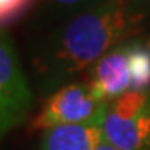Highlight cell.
I'll list each match as a JSON object with an SVG mask.
<instances>
[{
  "label": "cell",
  "instance_id": "6da1fadb",
  "mask_svg": "<svg viewBox=\"0 0 150 150\" xmlns=\"http://www.w3.org/2000/svg\"><path fill=\"white\" fill-rule=\"evenodd\" d=\"M139 32L129 0H105L62 20L33 47L38 88L47 95L54 93Z\"/></svg>",
  "mask_w": 150,
  "mask_h": 150
},
{
  "label": "cell",
  "instance_id": "7a4b0ae2",
  "mask_svg": "<svg viewBox=\"0 0 150 150\" xmlns=\"http://www.w3.org/2000/svg\"><path fill=\"white\" fill-rule=\"evenodd\" d=\"M108 102L95 95L88 82H70L50 93L33 117L30 130H50L60 125H102Z\"/></svg>",
  "mask_w": 150,
  "mask_h": 150
},
{
  "label": "cell",
  "instance_id": "3957f363",
  "mask_svg": "<svg viewBox=\"0 0 150 150\" xmlns=\"http://www.w3.org/2000/svg\"><path fill=\"white\" fill-rule=\"evenodd\" d=\"M102 137L118 150H150V92L129 90L110 100Z\"/></svg>",
  "mask_w": 150,
  "mask_h": 150
},
{
  "label": "cell",
  "instance_id": "277c9868",
  "mask_svg": "<svg viewBox=\"0 0 150 150\" xmlns=\"http://www.w3.org/2000/svg\"><path fill=\"white\" fill-rule=\"evenodd\" d=\"M33 92L7 33L0 32V139L27 120Z\"/></svg>",
  "mask_w": 150,
  "mask_h": 150
},
{
  "label": "cell",
  "instance_id": "5b68a950",
  "mask_svg": "<svg viewBox=\"0 0 150 150\" xmlns=\"http://www.w3.org/2000/svg\"><path fill=\"white\" fill-rule=\"evenodd\" d=\"M88 83L92 90L95 92V95L103 102H110L130 90L132 77H130L127 40L113 47L110 52H107L102 59H98L92 65Z\"/></svg>",
  "mask_w": 150,
  "mask_h": 150
},
{
  "label": "cell",
  "instance_id": "8992f818",
  "mask_svg": "<svg viewBox=\"0 0 150 150\" xmlns=\"http://www.w3.org/2000/svg\"><path fill=\"white\" fill-rule=\"evenodd\" d=\"M102 125H60L45 130L40 150H95Z\"/></svg>",
  "mask_w": 150,
  "mask_h": 150
},
{
  "label": "cell",
  "instance_id": "52a82bcc",
  "mask_svg": "<svg viewBox=\"0 0 150 150\" xmlns=\"http://www.w3.org/2000/svg\"><path fill=\"white\" fill-rule=\"evenodd\" d=\"M127 47L132 77L130 90L150 92V43L140 38H129Z\"/></svg>",
  "mask_w": 150,
  "mask_h": 150
},
{
  "label": "cell",
  "instance_id": "ba28073f",
  "mask_svg": "<svg viewBox=\"0 0 150 150\" xmlns=\"http://www.w3.org/2000/svg\"><path fill=\"white\" fill-rule=\"evenodd\" d=\"M102 2L105 0H40V4L60 20H67L70 17L83 10H88Z\"/></svg>",
  "mask_w": 150,
  "mask_h": 150
},
{
  "label": "cell",
  "instance_id": "9c48e42d",
  "mask_svg": "<svg viewBox=\"0 0 150 150\" xmlns=\"http://www.w3.org/2000/svg\"><path fill=\"white\" fill-rule=\"evenodd\" d=\"M32 4L33 0H0V27L22 17Z\"/></svg>",
  "mask_w": 150,
  "mask_h": 150
},
{
  "label": "cell",
  "instance_id": "30bf717a",
  "mask_svg": "<svg viewBox=\"0 0 150 150\" xmlns=\"http://www.w3.org/2000/svg\"><path fill=\"white\" fill-rule=\"evenodd\" d=\"M130 10L137 18L140 32L150 27V0H129Z\"/></svg>",
  "mask_w": 150,
  "mask_h": 150
},
{
  "label": "cell",
  "instance_id": "8fae6325",
  "mask_svg": "<svg viewBox=\"0 0 150 150\" xmlns=\"http://www.w3.org/2000/svg\"><path fill=\"white\" fill-rule=\"evenodd\" d=\"M95 150H118L117 147H113L112 144H110V142H107V140L103 139H100V142H98V145H97V149Z\"/></svg>",
  "mask_w": 150,
  "mask_h": 150
}]
</instances>
